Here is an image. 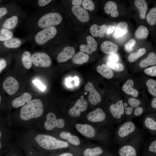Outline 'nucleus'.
I'll list each match as a JSON object with an SVG mask.
<instances>
[{
	"label": "nucleus",
	"mask_w": 156,
	"mask_h": 156,
	"mask_svg": "<svg viewBox=\"0 0 156 156\" xmlns=\"http://www.w3.org/2000/svg\"><path fill=\"white\" fill-rule=\"evenodd\" d=\"M62 19L61 15L56 12L48 13L40 17L33 14L26 20L24 27L29 36L38 32L40 29L41 30L60 24Z\"/></svg>",
	"instance_id": "1"
},
{
	"label": "nucleus",
	"mask_w": 156,
	"mask_h": 156,
	"mask_svg": "<svg viewBox=\"0 0 156 156\" xmlns=\"http://www.w3.org/2000/svg\"><path fill=\"white\" fill-rule=\"evenodd\" d=\"M143 132L132 120L125 121L116 128L114 137V141L120 146L127 142L133 136Z\"/></svg>",
	"instance_id": "2"
},
{
	"label": "nucleus",
	"mask_w": 156,
	"mask_h": 156,
	"mask_svg": "<svg viewBox=\"0 0 156 156\" xmlns=\"http://www.w3.org/2000/svg\"><path fill=\"white\" fill-rule=\"evenodd\" d=\"M143 132L138 133L124 144L120 145L119 156H138L139 151L144 141Z\"/></svg>",
	"instance_id": "3"
},
{
	"label": "nucleus",
	"mask_w": 156,
	"mask_h": 156,
	"mask_svg": "<svg viewBox=\"0 0 156 156\" xmlns=\"http://www.w3.org/2000/svg\"><path fill=\"white\" fill-rule=\"evenodd\" d=\"M43 112L41 101L35 99L30 101L24 105L20 110V116L24 120H27L41 116Z\"/></svg>",
	"instance_id": "4"
},
{
	"label": "nucleus",
	"mask_w": 156,
	"mask_h": 156,
	"mask_svg": "<svg viewBox=\"0 0 156 156\" xmlns=\"http://www.w3.org/2000/svg\"><path fill=\"white\" fill-rule=\"evenodd\" d=\"M57 32V29L55 27H49L28 36L25 40H28L31 45H43L53 38Z\"/></svg>",
	"instance_id": "5"
},
{
	"label": "nucleus",
	"mask_w": 156,
	"mask_h": 156,
	"mask_svg": "<svg viewBox=\"0 0 156 156\" xmlns=\"http://www.w3.org/2000/svg\"><path fill=\"white\" fill-rule=\"evenodd\" d=\"M35 140L40 146L48 150L63 148L68 146L67 142L58 140L53 137L45 134L37 135Z\"/></svg>",
	"instance_id": "6"
},
{
	"label": "nucleus",
	"mask_w": 156,
	"mask_h": 156,
	"mask_svg": "<svg viewBox=\"0 0 156 156\" xmlns=\"http://www.w3.org/2000/svg\"><path fill=\"white\" fill-rule=\"evenodd\" d=\"M25 14L19 6L13 12L10 16L6 19L2 25L3 28L12 31L25 19Z\"/></svg>",
	"instance_id": "7"
},
{
	"label": "nucleus",
	"mask_w": 156,
	"mask_h": 156,
	"mask_svg": "<svg viewBox=\"0 0 156 156\" xmlns=\"http://www.w3.org/2000/svg\"><path fill=\"white\" fill-rule=\"evenodd\" d=\"M88 120L92 122H105L112 128L114 123L110 116H107L106 113L101 108H96L89 112L87 116Z\"/></svg>",
	"instance_id": "8"
},
{
	"label": "nucleus",
	"mask_w": 156,
	"mask_h": 156,
	"mask_svg": "<svg viewBox=\"0 0 156 156\" xmlns=\"http://www.w3.org/2000/svg\"><path fill=\"white\" fill-rule=\"evenodd\" d=\"M110 116L115 123L119 124L123 120L124 109L122 99L111 103L109 107Z\"/></svg>",
	"instance_id": "9"
},
{
	"label": "nucleus",
	"mask_w": 156,
	"mask_h": 156,
	"mask_svg": "<svg viewBox=\"0 0 156 156\" xmlns=\"http://www.w3.org/2000/svg\"><path fill=\"white\" fill-rule=\"evenodd\" d=\"M32 63L36 66L47 67L51 64L52 61L50 56L43 52H37L31 55Z\"/></svg>",
	"instance_id": "10"
},
{
	"label": "nucleus",
	"mask_w": 156,
	"mask_h": 156,
	"mask_svg": "<svg viewBox=\"0 0 156 156\" xmlns=\"http://www.w3.org/2000/svg\"><path fill=\"white\" fill-rule=\"evenodd\" d=\"M46 119L44 126L47 130H51L55 127L62 128L64 126V120L62 118L57 119L55 115L53 112L48 113L46 116Z\"/></svg>",
	"instance_id": "11"
},
{
	"label": "nucleus",
	"mask_w": 156,
	"mask_h": 156,
	"mask_svg": "<svg viewBox=\"0 0 156 156\" xmlns=\"http://www.w3.org/2000/svg\"><path fill=\"white\" fill-rule=\"evenodd\" d=\"M85 90L90 92L88 100L92 104L96 105L99 104L101 101V95L95 88L93 84L90 82H88L85 87Z\"/></svg>",
	"instance_id": "12"
},
{
	"label": "nucleus",
	"mask_w": 156,
	"mask_h": 156,
	"mask_svg": "<svg viewBox=\"0 0 156 156\" xmlns=\"http://www.w3.org/2000/svg\"><path fill=\"white\" fill-rule=\"evenodd\" d=\"M3 87L8 94L12 95L15 94L19 88V84L14 77L9 76L7 77L3 83Z\"/></svg>",
	"instance_id": "13"
},
{
	"label": "nucleus",
	"mask_w": 156,
	"mask_h": 156,
	"mask_svg": "<svg viewBox=\"0 0 156 156\" xmlns=\"http://www.w3.org/2000/svg\"><path fill=\"white\" fill-rule=\"evenodd\" d=\"M87 101L83 99H79L74 106L71 108L69 111V114L73 117H77L81 114V112L86 110L88 107Z\"/></svg>",
	"instance_id": "14"
},
{
	"label": "nucleus",
	"mask_w": 156,
	"mask_h": 156,
	"mask_svg": "<svg viewBox=\"0 0 156 156\" xmlns=\"http://www.w3.org/2000/svg\"><path fill=\"white\" fill-rule=\"evenodd\" d=\"M143 125L152 135H156V118L155 114H148L145 116L143 119Z\"/></svg>",
	"instance_id": "15"
},
{
	"label": "nucleus",
	"mask_w": 156,
	"mask_h": 156,
	"mask_svg": "<svg viewBox=\"0 0 156 156\" xmlns=\"http://www.w3.org/2000/svg\"><path fill=\"white\" fill-rule=\"evenodd\" d=\"M142 156H156V138H151L144 140Z\"/></svg>",
	"instance_id": "16"
},
{
	"label": "nucleus",
	"mask_w": 156,
	"mask_h": 156,
	"mask_svg": "<svg viewBox=\"0 0 156 156\" xmlns=\"http://www.w3.org/2000/svg\"><path fill=\"white\" fill-rule=\"evenodd\" d=\"M75 127L81 134L89 138H94L97 134L95 129L89 125L78 124L76 125Z\"/></svg>",
	"instance_id": "17"
},
{
	"label": "nucleus",
	"mask_w": 156,
	"mask_h": 156,
	"mask_svg": "<svg viewBox=\"0 0 156 156\" xmlns=\"http://www.w3.org/2000/svg\"><path fill=\"white\" fill-rule=\"evenodd\" d=\"M87 44H81L80 46V50L90 54L95 51L97 48V43L95 40L92 36H88L87 37Z\"/></svg>",
	"instance_id": "18"
},
{
	"label": "nucleus",
	"mask_w": 156,
	"mask_h": 156,
	"mask_svg": "<svg viewBox=\"0 0 156 156\" xmlns=\"http://www.w3.org/2000/svg\"><path fill=\"white\" fill-rule=\"evenodd\" d=\"M71 9L73 14L81 22L86 23L89 20L88 13L84 8L79 6L74 5Z\"/></svg>",
	"instance_id": "19"
},
{
	"label": "nucleus",
	"mask_w": 156,
	"mask_h": 156,
	"mask_svg": "<svg viewBox=\"0 0 156 156\" xmlns=\"http://www.w3.org/2000/svg\"><path fill=\"white\" fill-rule=\"evenodd\" d=\"M75 53V50L73 47L68 46L64 48L58 55L57 60L59 63L65 62L72 57Z\"/></svg>",
	"instance_id": "20"
},
{
	"label": "nucleus",
	"mask_w": 156,
	"mask_h": 156,
	"mask_svg": "<svg viewBox=\"0 0 156 156\" xmlns=\"http://www.w3.org/2000/svg\"><path fill=\"white\" fill-rule=\"evenodd\" d=\"M31 99L32 96L30 94L25 92L20 97L14 99L12 102V105L15 108L24 106L31 101Z\"/></svg>",
	"instance_id": "21"
},
{
	"label": "nucleus",
	"mask_w": 156,
	"mask_h": 156,
	"mask_svg": "<svg viewBox=\"0 0 156 156\" xmlns=\"http://www.w3.org/2000/svg\"><path fill=\"white\" fill-rule=\"evenodd\" d=\"M25 39L13 37L3 42L4 47L9 49H15L20 47L24 43Z\"/></svg>",
	"instance_id": "22"
},
{
	"label": "nucleus",
	"mask_w": 156,
	"mask_h": 156,
	"mask_svg": "<svg viewBox=\"0 0 156 156\" xmlns=\"http://www.w3.org/2000/svg\"><path fill=\"white\" fill-rule=\"evenodd\" d=\"M101 48L104 53L109 54L115 53L118 49L116 44L109 41H105L102 43Z\"/></svg>",
	"instance_id": "23"
},
{
	"label": "nucleus",
	"mask_w": 156,
	"mask_h": 156,
	"mask_svg": "<svg viewBox=\"0 0 156 156\" xmlns=\"http://www.w3.org/2000/svg\"><path fill=\"white\" fill-rule=\"evenodd\" d=\"M128 31V25L125 22L119 23L113 34V37L117 38L126 34Z\"/></svg>",
	"instance_id": "24"
},
{
	"label": "nucleus",
	"mask_w": 156,
	"mask_h": 156,
	"mask_svg": "<svg viewBox=\"0 0 156 156\" xmlns=\"http://www.w3.org/2000/svg\"><path fill=\"white\" fill-rule=\"evenodd\" d=\"M107 26L105 24L99 26L94 24L90 28V31L91 34L94 37H97L99 36L100 37L103 38L106 32Z\"/></svg>",
	"instance_id": "25"
},
{
	"label": "nucleus",
	"mask_w": 156,
	"mask_h": 156,
	"mask_svg": "<svg viewBox=\"0 0 156 156\" xmlns=\"http://www.w3.org/2000/svg\"><path fill=\"white\" fill-rule=\"evenodd\" d=\"M104 9L105 13L108 14H110L112 17H116L118 16L117 5L113 1H109L106 3L105 5Z\"/></svg>",
	"instance_id": "26"
},
{
	"label": "nucleus",
	"mask_w": 156,
	"mask_h": 156,
	"mask_svg": "<svg viewBox=\"0 0 156 156\" xmlns=\"http://www.w3.org/2000/svg\"><path fill=\"white\" fill-rule=\"evenodd\" d=\"M109 151L105 152V150L99 146H96L93 148H88L84 152V156H101L105 153H109Z\"/></svg>",
	"instance_id": "27"
},
{
	"label": "nucleus",
	"mask_w": 156,
	"mask_h": 156,
	"mask_svg": "<svg viewBox=\"0 0 156 156\" xmlns=\"http://www.w3.org/2000/svg\"><path fill=\"white\" fill-rule=\"evenodd\" d=\"M96 70L101 75L107 79H111L114 75L112 70L105 64L98 66Z\"/></svg>",
	"instance_id": "28"
},
{
	"label": "nucleus",
	"mask_w": 156,
	"mask_h": 156,
	"mask_svg": "<svg viewBox=\"0 0 156 156\" xmlns=\"http://www.w3.org/2000/svg\"><path fill=\"white\" fill-rule=\"evenodd\" d=\"M89 59V56L88 55L80 51L74 55L72 57V61L75 64L81 65L87 62Z\"/></svg>",
	"instance_id": "29"
},
{
	"label": "nucleus",
	"mask_w": 156,
	"mask_h": 156,
	"mask_svg": "<svg viewBox=\"0 0 156 156\" xmlns=\"http://www.w3.org/2000/svg\"><path fill=\"white\" fill-rule=\"evenodd\" d=\"M156 64V55L154 52L149 53L146 58L141 61L139 64L140 66L143 68L149 65H153Z\"/></svg>",
	"instance_id": "30"
},
{
	"label": "nucleus",
	"mask_w": 156,
	"mask_h": 156,
	"mask_svg": "<svg viewBox=\"0 0 156 156\" xmlns=\"http://www.w3.org/2000/svg\"><path fill=\"white\" fill-rule=\"evenodd\" d=\"M31 55L30 52L27 50L24 51L21 55V59L24 67L26 69H30L32 65Z\"/></svg>",
	"instance_id": "31"
},
{
	"label": "nucleus",
	"mask_w": 156,
	"mask_h": 156,
	"mask_svg": "<svg viewBox=\"0 0 156 156\" xmlns=\"http://www.w3.org/2000/svg\"><path fill=\"white\" fill-rule=\"evenodd\" d=\"M134 4L139 11L141 18L144 19L148 8L146 1L144 0H136L135 1Z\"/></svg>",
	"instance_id": "32"
},
{
	"label": "nucleus",
	"mask_w": 156,
	"mask_h": 156,
	"mask_svg": "<svg viewBox=\"0 0 156 156\" xmlns=\"http://www.w3.org/2000/svg\"><path fill=\"white\" fill-rule=\"evenodd\" d=\"M60 136L62 138L66 140L73 145H78L80 143L78 137L72 135L71 133L69 132H62L60 133Z\"/></svg>",
	"instance_id": "33"
},
{
	"label": "nucleus",
	"mask_w": 156,
	"mask_h": 156,
	"mask_svg": "<svg viewBox=\"0 0 156 156\" xmlns=\"http://www.w3.org/2000/svg\"><path fill=\"white\" fill-rule=\"evenodd\" d=\"M148 34V30L146 27L143 25L139 26L135 32V36L138 39L146 38Z\"/></svg>",
	"instance_id": "34"
},
{
	"label": "nucleus",
	"mask_w": 156,
	"mask_h": 156,
	"mask_svg": "<svg viewBox=\"0 0 156 156\" xmlns=\"http://www.w3.org/2000/svg\"><path fill=\"white\" fill-rule=\"evenodd\" d=\"M13 37V31L10 29L2 28L0 29V41L4 42Z\"/></svg>",
	"instance_id": "35"
},
{
	"label": "nucleus",
	"mask_w": 156,
	"mask_h": 156,
	"mask_svg": "<svg viewBox=\"0 0 156 156\" xmlns=\"http://www.w3.org/2000/svg\"><path fill=\"white\" fill-rule=\"evenodd\" d=\"M146 52V50L144 48H141L135 52L132 53L129 55L128 60L130 62H134L138 58L143 55Z\"/></svg>",
	"instance_id": "36"
},
{
	"label": "nucleus",
	"mask_w": 156,
	"mask_h": 156,
	"mask_svg": "<svg viewBox=\"0 0 156 156\" xmlns=\"http://www.w3.org/2000/svg\"><path fill=\"white\" fill-rule=\"evenodd\" d=\"M146 85L149 93L152 96H156V80L152 79H149L146 81Z\"/></svg>",
	"instance_id": "37"
},
{
	"label": "nucleus",
	"mask_w": 156,
	"mask_h": 156,
	"mask_svg": "<svg viewBox=\"0 0 156 156\" xmlns=\"http://www.w3.org/2000/svg\"><path fill=\"white\" fill-rule=\"evenodd\" d=\"M148 23L151 25H155L156 23V8H152L146 16Z\"/></svg>",
	"instance_id": "38"
},
{
	"label": "nucleus",
	"mask_w": 156,
	"mask_h": 156,
	"mask_svg": "<svg viewBox=\"0 0 156 156\" xmlns=\"http://www.w3.org/2000/svg\"><path fill=\"white\" fill-rule=\"evenodd\" d=\"M133 84L134 82L132 80H128L123 85L122 87V90L126 93L131 95L133 89Z\"/></svg>",
	"instance_id": "39"
},
{
	"label": "nucleus",
	"mask_w": 156,
	"mask_h": 156,
	"mask_svg": "<svg viewBox=\"0 0 156 156\" xmlns=\"http://www.w3.org/2000/svg\"><path fill=\"white\" fill-rule=\"evenodd\" d=\"M79 83V78L76 76L69 77L65 79V84L68 88H71L78 86Z\"/></svg>",
	"instance_id": "40"
},
{
	"label": "nucleus",
	"mask_w": 156,
	"mask_h": 156,
	"mask_svg": "<svg viewBox=\"0 0 156 156\" xmlns=\"http://www.w3.org/2000/svg\"><path fill=\"white\" fill-rule=\"evenodd\" d=\"M107 64L110 68L116 71H122L124 69V66L123 64L120 63L108 62L107 63Z\"/></svg>",
	"instance_id": "41"
},
{
	"label": "nucleus",
	"mask_w": 156,
	"mask_h": 156,
	"mask_svg": "<svg viewBox=\"0 0 156 156\" xmlns=\"http://www.w3.org/2000/svg\"><path fill=\"white\" fill-rule=\"evenodd\" d=\"M82 5L84 9L91 11L93 10L95 8L93 2L91 0H84L82 1Z\"/></svg>",
	"instance_id": "42"
},
{
	"label": "nucleus",
	"mask_w": 156,
	"mask_h": 156,
	"mask_svg": "<svg viewBox=\"0 0 156 156\" xmlns=\"http://www.w3.org/2000/svg\"><path fill=\"white\" fill-rule=\"evenodd\" d=\"M128 103L131 107L134 109L140 106L141 104V101L134 98H130L128 100Z\"/></svg>",
	"instance_id": "43"
},
{
	"label": "nucleus",
	"mask_w": 156,
	"mask_h": 156,
	"mask_svg": "<svg viewBox=\"0 0 156 156\" xmlns=\"http://www.w3.org/2000/svg\"><path fill=\"white\" fill-rule=\"evenodd\" d=\"M144 72L146 75L152 76H156V66H153L145 69Z\"/></svg>",
	"instance_id": "44"
},
{
	"label": "nucleus",
	"mask_w": 156,
	"mask_h": 156,
	"mask_svg": "<svg viewBox=\"0 0 156 156\" xmlns=\"http://www.w3.org/2000/svg\"><path fill=\"white\" fill-rule=\"evenodd\" d=\"M144 107L139 106L134 108L133 113V118L138 117L141 116L144 112Z\"/></svg>",
	"instance_id": "45"
},
{
	"label": "nucleus",
	"mask_w": 156,
	"mask_h": 156,
	"mask_svg": "<svg viewBox=\"0 0 156 156\" xmlns=\"http://www.w3.org/2000/svg\"><path fill=\"white\" fill-rule=\"evenodd\" d=\"M136 43L135 40L134 39H131L129 40L125 44V48L126 50L128 52L131 51L133 47Z\"/></svg>",
	"instance_id": "46"
},
{
	"label": "nucleus",
	"mask_w": 156,
	"mask_h": 156,
	"mask_svg": "<svg viewBox=\"0 0 156 156\" xmlns=\"http://www.w3.org/2000/svg\"><path fill=\"white\" fill-rule=\"evenodd\" d=\"M34 84L38 88L42 91H44L46 88V86L43 85L41 81L35 79L33 81Z\"/></svg>",
	"instance_id": "47"
},
{
	"label": "nucleus",
	"mask_w": 156,
	"mask_h": 156,
	"mask_svg": "<svg viewBox=\"0 0 156 156\" xmlns=\"http://www.w3.org/2000/svg\"><path fill=\"white\" fill-rule=\"evenodd\" d=\"M52 1L51 0H39L38 1L37 4L39 6L42 7L47 5Z\"/></svg>",
	"instance_id": "48"
},
{
	"label": "nucleus",
	"mask_w": 156,
	"mask_h": 156,
	"mask_svg": "<svg viewBox=\"0 0 156 156\" xmlns=\"http://www.w3.org/2000/svg\"><path fill=\"white\" fill-rule=\"evenodd\" d=\"M9 10L6 7L0 8V19L9 13Z\"/></svg>",
	"instance_id": "49"
},
{
	"label": "nucleus",
	"mask_w": 156,
	"mask_h": 156,
	"mask_svg": "<svg viewBox=\"0 0 156 156\" xmlns=\"http://www.w3.org/2000/svg\"><path fill=\"white\" fill-rule=\"evenodd\" d=\"M108 59L109 62L114 63L117 62L119 60L118 55L115 53L111 55L109 57Z\"/></svg>",
	"instance_id": "50"
},
{
	"label": "nucleus",
	"mask_w": 156,
	"mask_h": 156,
	"mask_svg": "<svg viewBox=\"0 0 156 156\" xmlns=\"http://www.w3.org/2000/svg\"><path fill=\"white\" fill-rule=\"evenodd\" d=\"M7 65V62L5 59H0V73L6 67Z\"/></svg>",
	"instance_id": "51"
},
{
	"label": "nucleus",
	"mask_w": 156,
	"mask_h": 156,
	"mask_svg": "<svg viewBox=\"0 0 156 156\" xmlns=\"http://www.w3.org/2000/svg\"><path fill=\"white\" fill-rule=\"evenodd\" d=\"M115 27L114 26L112 25H109L107 27L106 32L107 34H110L112 33L115 30Z\"/></svg>",
	"instance_id": "52"
},
{
	"label": "nucleus",
	"mask_w": 156,
	"mask_h": 156,
	"mask_svg": "<svg viewBox=\"0 0 156 156\" xmlns=\"http://www.w3.org/2000/svg\"><path fill=\"white\" fill-rule=\"evenodd\" d=\"M82 2L81 0H72V3L74 5L79 6L81 5Z\"/></svg>",
	"instance_id": "53"
},
{
	"label": "nucleus",
	"mask_w": 156,
	"mask_h": 156,
	"mask_svg": "<svg viewBox=\"0 0 156 156\" xmlns=\"http://www.w3.org/2000/svg\"><path fill=\"white\" fill-rule=\"evenodd\" d=\"M138 92L137 90L135 89H133L131 95L134 97L136 98L138 97Z\"/></svg>",
	"instance_id": "54"
},
{
	"label": "nucleus",
	"mask_w": 156,
	"mask_h": 156,
	"mask_svg": "<svg viewBox=\"0 0 156 156\" xmlns=\"http://www.w3.org/2000/svg\"><path fill=\"white\" fill-rule=\"evenodd\" d=\"M151 106L152 108L153 109H156V98H154L152 100L151 103Z\"/></svg>",
	"instance_id": "55"
},
{
	"label": "nucleus",
	"mask_w": 156,
	"mask_h": 156,
	"mask_svg": "<svg viewBox=\"0 0 156 156\" xmlns=\"http://www.w3.org/2000/svg\"><path fill=\"white\" fill-rule=\"evenodd\" d=\"M59 156H73L71 153H63Z\"/></svg>",
	"instance_id": "56"
},
{
	"label": "nucleus",
	"mask_w": 156,
	"mask_h": 156,
	"mask_svg": "<svg viewBox=\"0 0 156 156\" xmlns=\"http://www.w3.org/2000/svg\"><path fill=\"white\" fill-rule=\"evenodd\" d=\"M1 133L0 131V138L1 137ZM1 142H0V149L1 148Z\"/></svg>",
	"instance_id": "57"
},
{
	"label": "nucleus",
	"mask_w": 156,
	"mask_h": 156,
	"mask_svg": "<svg viewBox=\"0 0 156 156\" xmlns=\"http://www.w3.org/2000/svg\"><path fill=\"white\" fill-rule=\"evenodd\" d=\"M1 96H0V102H1Z\"/></svg>",
	"instance_id": "58"
},
{
	"label": "nucleus",
	"mask_w": 156,
	"mask_h": 156,
	"mask_svg": "<svg viewBox=\"0 0 156 156\" xmlns=\"http://www.w3.org/2000/svg\"><path fill=\"white\" fill-rule=\"evenodd\" d=\"M111 156H114L113 154H112Z\"/></svg>",
	"instance_id": "59"
},
{
	"label": "nucleus",
	"mask_w": 156,
	"mask_h": 156,
	"mask_svg": "<svg viewBox=\"0 0 156 156\" xmlns=\"http://www.w3.org/2000/svg\"><path fill=\"white\" fill-rule=\"evenodd\" d=\"M1 1L0 0V3H1Z\"/></svg>",
	"instance_id": "60"
},
{
	"label": "nucleus",
	"mask_w": 156,
	"mask_h": 156,
	"mask_svg": "<svg viewBox=\"0 0 156 156\" xmlns=\"http://www.w3.org/2000/svg\"></svg>",
	"instance_id": "61"
}]
</instances>
